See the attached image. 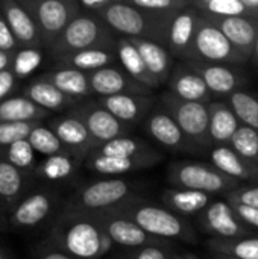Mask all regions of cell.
I'll use <instances>...</instances> for the list:
<instances>
[{"label":"cell","instance_id":"1","mask_svg":"<svg viewBox=\"0 0 258 259\" xmlns=\"http://www.w3.org/2000/svg\"><path fill=\"white\" fill-rule=\"evenodd\" d=\"M46 241L75 259H100L114 246L94 214L64 206L53 219Z\"/></svg>","mask_w":258,"mask_h":259},{"label":"cell","instance_id":"2","mask_svg":"<svg viewBox=\"0 0 258 259\" xmlns=\"http://www.w3.org/2000/svg\"><path fill=\"white\" fill-rule=\"evenodd\" d=\"M119 211L126 214L149 235L163 240L166 243L173 240H181V241L196 240V235L190 223L186 219L179 217L178 214L172 212L164 205L160 206L144 199L134 197L122 208H119Z\"/></svg>","mask_w":258,"mask_h":259},{"label":"cell","instance_id":"3","mask_svg":"<svg viewBox=\"0 0 258 259\" xmlns=\"http://www.w3.org/2000/svg\"><path fill=\"white\" fill-rule=\"evenodd\" d=\"M134 197H137L135 188L129 181L120 178H105L79 187L65 202L64 208L100 214L119 209Z\"/></svg>","mask_w":258,"mask_h":259},{"label":"cell","instance_id":"4","mask_svg":"<svg viewBox=\"0 0 258 259\" xmlns=\"http://www.w3.org/2000/svg\"><path fill=\"white\" fill-rule=\"evenodd\" d=\"M119 36L99 17L81 12L61 33L49 53L52 58L90 50V49H117Z\"/></svg>","mask_w":258,"mask_h":259},{"label":"cell","instance_id":"5","mask_svg":"<svg viewBox=\"0 0 258 259\" xmlns=\"http://www.w3.org/2000/svg\"><path fill=\"white\" fill-rule=\"evenodd\" d=\"M167 182L173 188L195 190L211 196L224 194L242 187L240 182L228 178L211 162L176 161L167 168Z\"/></svg>","mask_w":258,"mask_h":259},{"label":"cell","instance_id":"6","mask_svg":"<svg viewBox=\"0 0 258 259\" xmlns=\"http://www.w3.org/2000/svg\"><path fill=\"white\" fill-rule=\"evenodd\" d=\"M100 18L117 36L129 39H149L166 47L167 30L137 9L129 0H114Z\"/></svg>","mask_w":258,"mask_h":259},{"label":"cell","instance_id":"7","mask_svg":"<svg viewBox=\"0 0 258 259\" xmlns=\"http://www.w3.org/2000/svg\"><path fill=\"white\" fill-rule=\"evenodd\" d=\"M30 12L47 52L58 41L67 26L81 14L78 0H20Z\"/></svg>","mask_w":258,"mask_h":259},{"label":"cell","instance_id":"8","mask_svg":"<svg viewBox=\"0 0 258 259\" xmlns=\"http://www.w3.org/2000/svg\"><path fill=\"white\" fill-rule=\"evenodd\" d=\"M59 206L61 196L55 188L49 185H35L12 209L6 225L21 232L38 229L58 212Z\"/></svg>","mask_w":258,"mask_h":259},{"label":"cell","instance_id":"9","mask_svg":"<svg viewBox=\"0 0 258 259\" xmlns=\"http://www.w3.org/2000/svg\"><path fill=\"white\" fill-rule=\"evenodd\" d=\"M160 105L173 117L187 140L196 149L211 147L208 105L181 100L169 91L160 96Z\"/></svg>","mask_w":258,"mask_h":259},{"label":"cell","instance_id":"10","mask_svg":"<svg viewBox=\"0 0 258 259\" xmlns=\"http://www.w3.org/2000/svg\"><path fill=\"white\" fill-rule=\"evenodd\" d=\"M189 62L239 65L246 61L217 26L210 18L201 15Z\"/></svg>","mask_w":258,"mask_h":259},{"label":"cell","instance_id":"11","mask_svg":"<svg viewBox=\"0 0 258 259\" xmlns=\"http://www.w3.org/2000/svg\"><path fill=\"white\" fill-rule=\"evenodd\" d=\"M68 112L76 115L85 124V127L99 146L116 138L131 135L132 131L131 126L122 123L108 109H105L97 99L82 100Z\"/></svg>","mask_w":258,"mask_h":259},{"label":"cell","instance_id":"12","mask_svg":"<svg viewBox=\"0 0 258 259\" xmlns=\"http://www.w3.org/2000/svg\"><path fill=\"white\" fill-rule=\"evenodd\" d=\"M100 222L103 231L113 241V244L126 247L128 250L140 249L146 246H169V243L158 240L143 231L134 220L119 209L94 214Z\"/></svg>","mask_w":258,"mask_h":259},{"label":"cell","instance_id":"13","mask_svg":"<svg viewBox=\"0 0 258 259\" xmlns=\"http://www.w3.org/2000/svg\"><path fill=\"white\" fill-rule=\"evenodd\" d=\"M198 222L202 231L216 240H236L252 235V231L239 219L233 205L225 199L214 200L198 217Z\"/></svg>","mask_w":258,"mask_h":259},{"label":"cell","instance_id":"14","mask_svg":"<svg viewBox=\"0 0 258 259\" xmlns=\"http://www.w3.org/2000/svg\"><path fill=\"white\" fill-rule=\"evenodd\" d=\"M47 126L56 134V137L68 153L84 161L99 147L85 124L71 112L50 118L47 121Z\"/></svg>","mask_w":258,"mask_h":259},{"label":"cell","instance_id":"15","mask_svg":"<svg viewBox=\"0 0 258 259\" xmlns=\"http://www.w3.org/2000/svg\"><path fill=\"white\" fill-rule=\"evenodd\" d=\"M143 127L146 134L160 146L172 150V152H193L196 147L187 140L178 123L173 120V117L161 106L155 105V108L151 111L148 118L143 123Z\"/></svg>","mask_w":258,"mask_h":259},{"label":"cell","instance_id":"16","mask_svg":"<svg viewBox=\"0 0 258 259\" xmlns=\"http://www.w3.org/2000/svg\"><path fill=\"white\" fill-rule=\"evenodd\" d=\"M199 20H201V14L192 5L173 17V20L169 24L167 38H166V49L172 56L184 62L190 61L192 47H193Z\"/></svg>","mask_w":258,"mask_h":259},{"label":"cell","instance_id":"17","mask_svg":"<svg viewBox=\"0 0 258 259\" xmlns=\"http://www.w3.org/2000/svg\"><path fill=\"white\" fill-rule=\"evenodd\" d=\"M90 87L93 96L97 99L111 97L119 94H138V96H152L151 90L135 82L123 68L116 65L88 73Z\"/></svg>","mask_w":258,"mask_h":259},{"label":"cell","instance_id":"18","mask_svg":"<svg viewBox=\"0 0 258 259\" xmlns=\"http://www.w3.org/2000/svg\"><path fill=\"white\" fill-rule=\"evenodd\" d=\"M36 178L0 159V222H8L12 209L35 187Z\"/></svg>","mask_w":258,"mask_h":259},{"label":"cell","instance_id":"19","mask_svg":"<svg viewBox=\"0 0 258 259\" xmlns=\"http://www.w3.org/2000/svg\"><path fill=\"white\" fill-rule=\"evenodd\" d=\"M0 12L8 21L11 32L24 49H43L36 23L20 0H0Z\"/></svg>","mask_w":258,"mask_h":259},{"label":"cell","instance_id":"20","mask_svg":"<svg viewBox=\"0 0 258 259\" xmlns=\"http://www.w3.org/2000/svg\"><path fill=\"white\" fill-rule=\"evenodd\" d=\"M207 83L208 90L214 97H230L236 91L243 90L245 76L240 70L231 65L222 64H204V62H187Z\"/></svg>","mask_w":258,"mask_h":259},{"label":"cell","instance_id":"21","mask_svg":"<svg viewBox=\"0 0 258 259\" xmlns=\"http://www.w3.org/2000/svg\"><path fill=\"white\" fill-rule=\"evenodd\" d=\"M97 100L116 118L131 127L144 123V120L157 105L152 96L138 94H119L111 97H102Z\"/></svg>","mask_w":258,"mask_h":259},{"label":"cell","instance_id":"22","mask_svg":"<svg viewBox=\"0 0 258 259\" xmlns=\"http://www.w3.org/2000/svg\"><path fill=\"white\" fill-rule=\"evenodd\" d=\"M167 85L169 93L181 100L204 105H210L211 102H214V96L208 90L204 79L187 62L179 64L173 68Z\"/></svg>","mask_w":258,"mask_h":259},{"label":"cell","instance_id":"23","mask_svg":"<svg viewBox=\"0 0 258 259\" xmlns=\"http://www.w3.org/2000/svg\"><path fill=\"white\" fill-rule=\"evenodd\" d=\"M208 18V17H207ZM248 62L252 58L258 35V20L252 18H210Z\"/></svg>","mask_w":258,"mask_h":259},{"label":"cell","instance_id":"24","mask_svg":"<svg viewBox=\"0 0 258 259\" xmlns=\"http://www.w3.org/2000/svg\"><path fill=\"white\" fill-rule=\"evenodd\" d=\"M160 161H161V155L141 156V158H119V156H102V155L91 153L84 161V165L96 175L114 178V176L149 168L158 164Z\"/></svg>","mask_w":258,"mask_h":259},{"label":"cell","instance_id":"25","mask_svg":"<svg viewBox=\"0 0 258 259\" xmlns=\"http://www.w3.org/2000/svg\"><path fill=\"white\" fill-rule=\"evenodd\" d=\"M161 202L166 208L182 219L199 217L214 202V196L195 190L170 187L161 193Z\"/></svg>","mask_w":258,"mask_h":259},{"label":"cell","instance_id":"26","mask_svg":"<svg viewBox=\"0 0 258 259\" xmlns=\"http://www.w3.org/2000/svg\"><path fill=\"white\" fill-rule=\"evenodd\" d=\"M41 76L47 79L52 85H55L61 93H64L65 96L76 102L87 100L93 96L88 73L56 65L55 68L47 70Z\"/></svg>","mask_w":258,"mask_h":259},{"label":"cell","instance_id":"27","mask_svg":"<svg viewBox=\"0 0 258 259\" xmlns=\"http://www.w3.org/2000/svg\"><path fill=\"white\" fill-rule=\"evenodd\" d=\"M23 96H26L29 100H32L35 105H38L47 112L71 111L79 103L70 99L68 96H65L64 93H61L55 85H52L43 76H38L32 82H29L23 91Z\"/></svg>","mask_w":258,"mask_h":259},{"label":"cell","instance_id":"28","mask_svg":"<svg viewBox=\"0 0 258 259\" xmlns=\"http://www.w3.org/2000/svg\"><path fill=\"white\" fill-rule=\"evenodd\" d=\"M211 164L219 168L228 178L237 182H249L258 185V171L249 165L242 156H239L230 146H211L210 147Z\"/></svg>","mask_w":258,"mask_h":259},{"label":"cell","instance_id":"29","mask_svg":"<svg viewBox=\"0 0 258 259\" xmlns=\"http://www.w3.org/2000/svg\"><path fill=\"white\" fill-rule=\"evenodd\" d=\"M192 6L208 18L258 20V0H192Z\"/></svg>","mask_w":258,"mask_h":259},{"label":"cell","instance_id":"30","mask_svg":"<svg viewBox=\"0 0 258 259\" xmlns=\"http://www.w3.org/2000/svg\"><path fill=\"white\" fill-rule=\"evenodd\" d=\"M210 109V141L211 146H230L233 137L242 126L234 111L227 102L214 100Z\"/></svg>","mask_w":258,"mask_h":259},{"label":"cell","instance_id":"31","mask_svg":"<svg viewBox=\"0 0 258 259\" xmlns=\"http://www.w3.org/2000/svg\"><path fill=\"white\" fill-rule=\"evenodd\" d=\"M117 49H90V50H82L70 55H64L59 58H55V64L59 67H68L75 68L84 73H93L106 67L114 65L117 61Z\"/></svg>","mask_w":258,"mask_h":259},{"label":"cell","instance_id":"32","mask_svg":"<svg viewBox=\"0 0 258 259\" xmlns=\"http://www.w3.org/2000/svg\"><path fill=\"white\" fill-rule=\"evenodd\" d=\"M135 47L138 49L149 73L157 80V83L161 87L163 83H167L172 76V55L169 50L155 41L149 39H132Z\"/></svg>","mask_w":258,"mask_h":259},{"label":"cell","instance_id":"33","mask_svg":"<svg viewBox=\"0 0 258 259\" xmlns=\"http://www.w3.org/2000/svg\"><path fill=\"white\" fill-rule=\"evenodd\" d=\"M82 164L84 159L68 152H62L53 156H47L41 162H38L35 170V178L49 184L65 182L70 181L78 173Z\"/></svg>","mask_w":258,"mask_h":259},{"label":"cell","instance_id":"34","mask_svg":"<svg viewBox=\"0 0 258 259\" xmlns=\"http://www.w3.org/2000/svg\"><path fill=\"white\" fill-rule=\"evenodd\" d=\"M117 58L122 64V68L140 85L149 88L151 91L155 88H160L157 80L149 73L138 49L129 38L119 36L117 39Z\"/></svg>","mask_w":258,"mask_h":259},{"label":"cell","instance_id":"35","mask_svg":"<svg viewBox=\"0 0 258 259\" xmlns=\"http://www.w3.org/2000/svg\"><path fill=\"white\" fill-rule=\"evenodd\" d=\"M50 112L44 111L26 96H11L0 102V123L44 121Z\"/></svg>","mask_w":258,"mask_h":259},{"label":"cell","instance_id":"36","mask_svg":"<svg viewBox=\"0 0 258 259\" xmlns=\"http://www.w3.org/2000/svg\"><path fill=\"white\" fill-rule=\"evenodd\" d=\"M96 155L102 156H119V158H141V156H157L161 155L157 149H154L149 143L138 137L126 135L100 144Z\"/></svg>","mask_w":258,"mask_h":259},{"label":"cell","instance_id":"37","mask_svg":"<svg viewBox=\"0 0 258 259\" xmlns=\"http://www.w3.org/2000/svg\"><path fill=\"white\" fill-rule=\"evenodd\" d=\"M137 9L157 21L166 30L173 17L192 5V0H129Z\"/></svg>","mask_w":258,"mask_h":259},{"label":"cell","instance_id":"38","mask_svg":"<svg viewBox=\"0 0 258 259\" xmlns=\"http://www.w3.org/2000/svg\"><path fill=\"white\" fill-rule=\"evenodd\" d=\"M211 253L230 255L240 259H258V237H243L236 240H216L207 243Z\"/></svg>","mask_w":258,"mask_h":259},{"label":"cell","instance_id":"39","mask_svg":"<svg viewBox=\"0 0 258 259\" xmlns=\"http://www.w3.org/2000/svg\"><path fill=\"white\" fill-rule=\"evenodd\" d=\"M227 103L234 111L242 126L258 132V94L240 90L231 94L227 99Z\"/></svg>","mask_w":258,"mask_h":259},{"label":"cell","instance_id":"40","mask_svg":"<svg viewBox=\"0 0 258 259\" xmlns=\"http://www.w3.org/2000/svg\"><path fill=\"white\" fill-rule=\"evenodd\" d=\"M35 150L30 146V143L27 140L18 141L6 149L0 150V159L9 162L11 165H14L15 168L35 176V170H36V156H35Z\"/></svg>","mask_w":258,"mask_h":259},{"label":"cell","instance_id":"41","mask_svg":"<svg viewBox=\"0 0 258 259\" xmlns=\"http://www.w3.org/2000/svg\"><path fill=\"white\" fill-rule=\"evenodd\" d=\"M230 147L242 156L249 165H252L258 171V132L246 127L240 126L236 135L233 137Z\"/></svg>","mask_w":258,"mask_h":259},{"label":"cell","instance_id":"42","mask_svg":"<svg viewBox=\"0 0 258 259\" xmlns=\"http://www.w3.org/2000/svg\"><path fill=\"white\" fill-rule=\"evenodd\" d=\"M27 141L30 143V146L33 147V150L43 156H53L62 152H67L62 146V143L59 141V138L56 137V134L44 123H40L29 135Z\"/></svg>","mask_w":258,"mask_h":259},{"label":"cell","instance_id":"43","mask_svg":"<svg viewBox=\"0 0 258 259\" xmlns=\"http://www.w3.org/2000/svg\"><path fill=\"white\" fill-rule=\"evenodd\" d=\"M43 61V49H24L21 47L12 58L11 70L17 76V79L27 77L32 74Z\"/></svg>","mask_w":258,"mask_h":259},{"label":"cell","instance_id":"44","mask_svg":"<svg viewBox=\"0 0 258 259\" xmlns=\"http://www.w3.org/2000/svg\"><path fill=\"white\" fill-rule=\"evenodd\" d=\"M43 121L29 123H0V150L18 141L27 140L30 132Z\"/></svg>","mask_w":258,"mask_h":259},{"label":"cell","instance_id":"45","mask_svg":"<svg viewBox=\"0 0 258 259\" xmlns=\"http://www.w3.org/2000/svg\"><path fill=\"white\" fill-rule=\"evenodd\" d=\"M225 200L231 205H243L258 209V185H242L237 190L228 193Z\"/></svg>","mask_w":258,"mask_h":259},{"label":"cell","instance_id":"46","mask_svg":"<svg viewBox=\"0 0 258 259\" xmlns=\"http://www.w3.org/2000/svg\"><path fill=\"white\" fill-rule=\"evenodd\" d=\"M170 255V246H146L128 250L122 256L125 259H169Z\"/></svg>","mask_w":258,"mask_h":259},{"label":"cell","instance_id":"47","mask_svg":"<svg viewBox=\"0 0 258 259\" xmlns=\"http://www.w3.org/2000/svg\"><path fill=\"white\" fill-rule=\"evenodd\" d=\"M20 44L15 39L14 33L11 32L8 21L5 20V17L0 12V52L9 53V55H15L20 50Z\"/></svg>","mask_w":258,"mask_h":259},{"label":"cell","instance_id":"48","mask_svg":"<svg viewBox=\"0 0 258 259\" xmlns=\"http://www.w3.org/2000/svg\"><path fill=\"white\" fill-rule=\"evenodd\" d=\"M35 259H75L73 256L67 255L61 249L55 247L49 241H43L33 252Z\"/></svg>","mask_w":258,"mask_h":259},{"label":"cell","instance_id":"49","mask_svg":"<svg viewBox=\"0 0 258 259\" xmlns=\"http://www.w3.org/2000/svg\"><path fill=\"white\" fill-rule=\"evenodd\" d=\"M17 82H18V79L11 68L0 71V102L11 97V93L17 87Z\"/></svg>","mask_w":258,"mask_h":259},{"label":"cell","instance_id":"50","mask_svg":"<svg viewBox=\"0 0 258 259\" xmlns=\"http://www.w3.org/2000/svg\"><path fill=\"white\" fill-rule=\"evenodd\" d=\"M81 12L90 14L94 17H102V14L106 11V8L114 2V0H78Z\"/></svg>","mask_w":258,"mask_h":259},{"label":"cell","instance_id":"51","mask_svg":"<svg viewBox=\"0 0 258 259\" xmlns=\"http://www.w3.org/2000/svg\"><path fill=\"white\" fill-rule=\"evenodd\" d=\"M230 203V202H228ZM234 211L237 212L239 219L252 231L258 229V209L257 208H249V206H243V205H233Z\"/></svg>","mask_w":258,"mask_h":259},{"label":"cell","instance_id":"52","mask_svg":"<svg viewBox=\"0 0 258 259\" xmlns=\"http://www.w3.org/2000/svg\"><path fill=\"white\" fill-rule=\"evenodd\" d=\"M12 58H14V55L0 52V71H3V70H6V68H11Z\"/></svg>","mask_w":258,"mask_h":259},{"label":"cell","instance_id":"53","mask_svg":"<svg viewBox=\"0 0 258 259\" xmlns=\"http://www.w3.org/2000/svg\"><path fill=\"white\" fill-rule=\"evenodd\" d=\"M254 67L258 68V35H257V41H255V49H254V53H252V58H251Z\"/></svg>","mask_w":258,"mask_h":259},{"label":"cell","instance_id":"54","mask_svg":"<svg viewBox=\"0 0 258 259\" xmlns=\"http://www.w3.org/2000/svg\"><path fill=\"white\" fill-rule=\"evenodd\" d=\"M0 259H12L11 253L5 247H2V246H0Z\"/></svg>","mask_w":258,"mask_h":259},{"label":"cell","instance_id":"55","mask_svg":"<svg viewBox=\"0 0 258 259\" xmlns=\"http://www.w3.org/2000/svg\"><path fill=\"white\" fill-rule=\"evenodd\" d=\"M213 258L214 259H240V258H236V256H230V255H219V253H213Z\"/></svg>","mask_w":258,"mask_h":259},{"label":"cell","instance_id":"56","mask_svg":"<svg viewBox=\"0 0 258 259\" xmlns=\"http://www.w3.org/2000/svg\"><path fill=\"white\" fill-rule=\"evenodd\" d=\"M182 258L184 259H201L199 256H198V255H195V253H190V252H189V253H184V255H182Z\"/></svg>","mask_w":258,"mask_h":259},{"label":"cell","instance_id":"57","mask_svg":"<svg viewBox=\"0 0 258 259\" xmlns=\"http://www.w3.org/2000/svg\"><path fill=\"white\" fill-rule=\"evenodd\" d=\"M169 259H184V258H182V255H173V253H172Z\"/></svg>","mask_w":258,"mask_h":259},{"label":"cell","instance_id":"58","mask_svg":"<svg viewBox=\"0 0 258 259\" xmlns=\"http://www.w3.org/2000/svg\"><path fill=\"white\" fill-rule=\"evenodd\" d=\"M111 259H125L123 256H114V258H111Z\"/></svg>","mask_w":258,"mask_h":259}]
</instances>
